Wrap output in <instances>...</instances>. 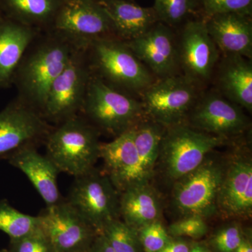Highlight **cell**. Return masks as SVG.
<instances>
[{"mask_svg": "<svg viewBox=\"0 0 252 252\" xmlns=\"http://www.w3.org/2000/svg\"><path fill=\"white\" fill-rule=\"evenodd\" d=\"M75 48L62 36L41 31L28 46L15 72L18 99L42 112L48 93L64 70Z\"/></svg>", "mask_w": 252, "mask_h": 252, "instance_id": "1", "label": "cell"}, {"mask_svg": "<svg viewBox=\"0 0 252 252\" xmlns=\"http://www.w3.org/2000/svg\"><path fill=\"white\" fill-rule=\"evenodd\" d=\"M99 130L77 115L53 127L45 141L46 156L60 171L74 177L94 167L100 158Z\"/></svg>", "mask_w": 252, "mask_h": 252, "instance_id": "2", "label": "cell"}, {"mask_svg": "<svg viewBox=\"0 0 252 252\" xmlns=\"http://www.w3.org/2000/svg\"><path fill=\"white\" fill-rule=\"evenodd\" d=\"M230 140L200 132L185 123L166 127L159 147L154 173L158 172L172 186L200 166L208 154Z\"/></svg>", "mask_w": 252, "mask_h": 252, "instance_id": "3", "label": "cell"}, {"mask_svg": "<svg viewBox=\"0 0 252 252\" xmlns=\"http://www.w3.org/2000/svg\"><path fill=\"white\" fill-rule=\"evenodd\" d=\"M86 54L94 75L127 94H141L156 80L125 41L117 38L96 39Z\"/></svg>", "mask_w": 252, "mask_h": 252, "instance_id": "4", "label": "cell"}, {"mask_svg": "<svg viewBox=\"0 0 252 252\" xmlns=\"http://www.w3.org/2000/svg\"><path fill=\"white\" fill-rule=\"evenodd\" d=\"M79 115L99 132L103 131L114 137L145 117L141 100L113 87L93 73Z\"/></svg>", "mask_w": 252, "mask_h": 252, "instance_id": "5", "label": "cell"}, {"mask_svg": "<svg viewBox=\"0 0 252 252\" xmlns=\"http://www.w3.org/2000/svg\"><path fill=\"white\" fill-rule=\"evenodd\" d=\"M215 152L208 154L200 166L172 184L170 207L180 218L206 219L217 215V196L228 157Z\"/></svg>", "mask_w": 252, "mask_h": 252, "instance_id": "6", "label": "cell"}, {"mask_svg": "<svg viewBox=\"0 0 252 252\" xmlns=\"http://www.w3.org/2000/svg\"><path fill=\"white\" fill-rule=\"evenodd\" d=\"M47 31L79 49H87L96 39L116 37L110 18L95 0H63Z\"/></svg>", "mask_w": 252, "mask_h": 252, "instance_id": "7", "label": "cell"}, {"mask_svg": "<svg viewBox=\"0 0 252 252\" xmlns=\"http://www.w3.org/2000/svg\"><path fill=\"white\" fill-rule=\"evenodd\" d=\"M200 87L182 74L158 79L141 94L144 115L164 127L185 123Z\"/></svg>", "mask_w": 252, "mask_h": 252, "instance_id": "8", "label": "cell"}, {"mask_svg": "<svg viewBox=\"0 0 252 252\" xmlns=\"http://www.w3.org/2000/svg\"><path fill=\"white\" fill-rule=\"evenodd\" d=\"M119 198L108 176L94 167L75 177L66 200L99 234L106 223L120 219Z\"/></svg>", "mask_w": 252, "mask_h": 252, "instance_id": "9", "label": "cell"}, {"mask_svg": "<svg viewBox=\"0 0 252 252\" xmlns=\"http://www.w3.org/2000/svg\"><path fill=\"white\" fill-rule=\"evenodd\" d=\"M91 74L86 49H74L50 87L41 112L46 122L59 124L80 114Z\"/></svg>", "mask_w": 252, "mask_h": 252, "instance_id": "10", "label": "cell"}, {"mask_svg": "<svg viewBox=\"0 0 252 252\" xmlns=\"http://www.w3.org/2000/svg\"><path fill=\"white\" fill-rule=\"evenodd\" d=\"M181 74L199 87L211 79L220 59L218 48L203 17L186 21L177 38Z\"/></svg>", "mask_w": 252, "mask_h": 252, "instance_id": "11", "label": "cell"}, {"mask_svg": "<svg viewBox=\"0 0 252 252\" xmlns=\"http://www.w3.org/2000/svg\"><path fill=\"white\" fill-rule=\"evenodd\" d=\"M185 124L200 132L228 140L243 135L250 126L244 109L217 91L200 94Z\"/></svg>", "mask_w": 252, "mask_h": 252, "instance_id": "12", "label": "cell"}, {"mask_svg": "<svg viewBox=\"0 0 252 252\" xmlns=\"http://www.w3.org/2000/svg\"><path fill=\"white\" fill-rule=\"evenodd\" d=\"M38 217L39 227L57 252H89L98 235L64 199L46 207Z\"/></svg>", "mask_w": 252, "mask_h": 252, "instance_id": "13", "label": "cell"}, {"mask_svg": "<svg viewBox=\"0 0 252 252\" xmlns=\"http://www.w3.org/2000/svg\"><path fill=\"white\" fill-rule=\"evenodd\" d=\"M228 157L217 196V215L249 220L252 215V159L246 149H235Z\"/></svg>", "mask_w": 252, "mask_h": 252, "instance_id": "14", "label": "cell"}, {"mask_svg": "<svg viewBox=\"0 0 252 252\" xmlns=\"http://www.w3.org/2000/svg\"><path fill=\"white\" fill-rule=\"evenodd\" d=\"M52 128L40 113L16 97L0 112V158L37 145Z\"/></svg>", "mask_w": 252, "mask_h": 252, "instance_id": "15", "label": "cell"}, {"mask_svg": "<svg viewBox=\"0 0 252 252\" xmlns=\"http://www.w3.org/2000/svg\"><path fill=\"white\" fill-rule=\"evenodd\" d=\"M125 42L158 79L181 74L177 36L170 26L158 21L142 35Z\"/></svg>", "mask_w": 252, "mask_h": 252, "instance_id": "16", "label": "cell"}, {"mask_svg": "<svg viewBox=\"0 0 252 252\" xmlns=\"http://www.w3.org/2000/svg\"><path fill=\"white\" fill-rule=\"evenodd\" d=\"M134 126L114 140L100 144V158L104 162L103 172L119 193L137 184L147 182L144 179L134 135Z\"/></svg>", "mask_w": 252, "mask_h": 252, "instance_id": "17", "label": "cell"}, {"mask_svg": "<svg viewBox=\"0 0 252 252\" xmlns=\"http://www.w3.org/2000/svg\"><path fill=\"white\" fill-rule=\"evenodd\" d=\"M5 158L27 176L45 202L46 207L62 201L57 180L61 171L47 156L41 155L37 152L36 146L18 149Z\"/></svg>", "mask_w": 252, "mask_h": 252, "instance_id": "18", "label": "cell"}, {"mask_svg": "<svg viewBox=\"0 0 252 252\" xmlns=\"http://www.w3.org/2000/svg\"><path fill=\"white\" fill-rule=\"evenodd\" d=\"M203 18L212 40L223 56L252 60V16L229 13Z\"/></svg>", "mask_w": 252, "mask_h": 252, "instance_id": "19", "label": "cell"}, {"mask_svg": "<svg viewBox=\"0 0 252 252\" xmlns=\"http://www.w3.org/2000/svg\"><path fill=\"white\" fill-rule=\"evenodd\" d=\"M40 32L0 14V89L13 85L23 55Z\"/></svg>", "mask_w": 252, "mask_h": 252, "instance_id": "20", "label": "cell"}, {"mask_svg": "<svg viewBox=\"0 0 252 252\" xmlns=\"http://www.w3.org/2000/svg\"><path fill=\"white\" fill-rule=\"evenodd\" d=\"M119 212L123 221L138 232L160 220L162 202L160 193L151 182L128 187L120 193Z\"/></svg>", "mask_w": 252, "mask_h": 252, "instance_id": "21", "label": "cell"}, {"mask_svg": "<svg viewBox=\"0 0 252 252\" xmlns=\"http://www.w3.org/2000/svg\"><path fill=\"white\" fill-rule=\"evenodd\" d=\"M217 91L248 112H252V60L223 56L219 64Z\"/></svg>", "mask_w": 252, "mask_h": 252, "instance_id": "22", "label": "cell"}, {"mask_svg": "<svg viewBox=\"0 0 252 252\" xmlns=\"http://www.w3.org/2000/svg\"><path fill=\"white\" fill-rule=\"evenodd\" d=\"M99 3L112 21L116 37L122 41H128L139 37L159 21L153 7H143L132 0Z\"/></svg>", "mask_w": 252, "mask_h": 252, "instance_id": "23", "label": "cell"}, {"mask_svg": "<svg viewBox=\"0 0 252 252\" xmlns=\"http://www.w3.org/2000/svg\"><path fill=\"white\" fill-rule=\"evenodd\" d=\"M63 0H0V14L14 21L46 31Z\"/></svg>", "mask_w": 252, "mask_h": 252, "instance_id": "24", "label": "cell"}, {"mask_svg": "<svg viewBox=\"0 0 252 252\" xmlns=\"http://www.w3.org/2000/svg\"><path fill=\"white\" fill-rule=\"evenodd\" d=\"M165 127L144 117L136 124L134 141L144 179L151 182L158 157L159 147Z\"/></svg>", "mask_w": 252, "mask_h": 252, "instance_id": "25", "label": "cell"}, {"mask_svg": "<svg viewBox=\"0 0 252 252\" xmlns=\"http://www.w3.org/2000/svg\"><path fill=\"white\" fill-rule=\"evenodd\" d=\"M38 216L18 211L6 200H0V230L9 235L10 240H18L39 228Z\"/></svg>", "mask_w": 252, "mask_h": 252, "instance_id": "26", "label": "cell"}, {"mask_svg": "<svg viewBox=\"0 0 252 252\" xmlns=\"http://www.w3.org/2000/svg\"><path fill=\"white\" fill-rule=\"evenodd\" d=\"M152 7L158 21L172 28L184 24L190 15L200 11L198 0H155Z\"/></svg>", "mask_w": 252, "mask_h": 252, "instance_id": "27", "label": "cell"}, {"mask_svg": "<svg viewBox=\"0 0 252 252\" xmlns=\"http://www.w3.org/2000/svg\"><path fill=\"white\" fill-rule=\"evenodd\" d=\"M99 234L116 252H141L142 250L138 232L120 219L106 223Z\"/></svg>", "mask_w": 252, "mask_h": 252, "instance_id": "28", "label": "cell"}, {"mask_svg": "<svg viewBox=\"0 0 252 252\" xmlns=\"http://www.w3.org/2000/svg\"><path fill=\"white\" fill-rule=\"evenodd\" d=\"M202 17L237 13L252 16V0H198Z\"/></svg>", "mask_w": 252, "mask_h": 252, "instance_id": "29", "label": "cell"}, {"mask_svg": "<svg viewBox=\"0 0 252 252\" xmlns=\"http://www.w3.org/2000/svg\"><path fill=\"white\" fill-rule=\"evenodd\" d=\"M138 235L145 252H158L171 239L160 220L143 227L139 230Z\"/></svg>", "mask_w": 252, "mask_h": 252, "instance_id": "30", "label": "cell"}, {"mask_svg": "<svg viewBox=\"0 0 252 252\" xmlns=\"http://www.w3.org/2000/svg\"><path fill=\"white\" fill-rule=\"evenodd\" d=\"M10 252H57L49 238L41 229L36 228L31 233L18 240H11Z\"/></svg>", "mask_w": 252, "mask_h": 252, "instance_id": "31", "label": "cell"}, {"mask_svg": "<svg viewBox=\"0 0 252 252\" xmlns=\"http://www.w3.org/2000/svg\"><path fill=\"white\" fill-rule=\"evenodd\" d=\"M169 234L173 237H189L193 239L202 238L208 231L205 219L199 216L182 217L169 226Z\"/></svg>", "mask_w": 252, "mask_h": 252, "instance_id": "32", "label": "cell"}, {"mask_svg": "<svg viewBox=\"0 0 252 252\" xmlns=\"http://www.w3.org/2000/svg\"><path fill=\"white\" fill-rule=\"evenodd\" d=\"M244 235L238 223H230L219 230L212 239V243L220 252H234Z\"/></svg>", "mask_w": 252, "mask_h": 252, "instance_id": "33", "label": "cell"}, {"mask_svg": "<svg viewBox=\"0 0 252 252\" xmlns=\"http://www.w3.org/2000/svg\"><path fill=\"white\" fill-rule=\"evenodd\" d=\"M190 247L181 239H170V241L158 252H190Z\"/></svg>", "mask_w": 252, "mask_h": 252, "instance_id": "34", "label": "cell"}, {"mask_svg": "<svg viewBox=\"0 0 252 252\" xmlns=\"http://www.w3.org/2000/svg\"><path fill=\"white\" fill-rule=\"evenodd\" d=\"M89 252H116L107 243L102 234H98L94 239Z\"/></svg>", "mask_w": 252, "mask_h": 252, "instance_id": "35", "label": "cell"}, {"mask_svg": "<svg viewBox=\"0 0 252 252\" xmlns=\"http://www.w3.org/2000/svg\"><path fill=\"white\" fill-rule=\"evenodd\" d=\"M234 252H252V244L249 238H244Z\"/></svg>", "mask_w": 252, "mask_h": 252, "instance_id": "36", "label": "cell"}, {"mask_svg": "<svg viewBox=\"0 0 252 252\" xmlns=\"http://www.w3.org/2000/svg\"><path fill=\"white\" fill-rule=\"evenodd\" d=\"M190 252H210L206 248L204 247L200 246V245H196L194 246L193 248L190 249Z\"/></svg>", "mask_w": 252, "mask_h": 252, "instance_id": "37", "label": "cell"}, {"mask_svg": "<svg viewBox=\"0 0 252 252\" xmlns=\"http://www.w3.org/2000/svg\"><path fill=\"white\" fill-rule=\"evenodd\" d=\"M95 1H99V2H101V1H114V0H95Z\"/></svg>", "mask_w": 252, "mask_h": 252, "instance_id": "38", "label": "cell"}, {"mask_svg": "<svg viewBox=\"0 0 252 252\" xmlns=\"http://www.w3.org/2000/svg\"><path fill=\"white\" fill-rule=\"evenodd\" d=\"M0 252H10L9 250H2L0 251Z\"/></svg>", "mask_w": 252, "mask_h": 252, "instance_id": "39", "label": "cell"}]
</instances>
